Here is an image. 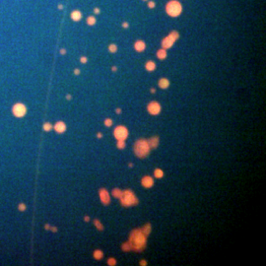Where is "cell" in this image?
Segmentation results:
<instances>
[{"mask_svg": "<svg viewBox=\"0 0 266 266\" xmlns=\"http://www.w3.org/2000/svg\"><path fill=\"white\" fill-rule=\"evenodd\" d=\"M150 146L148 144V141L145 139L137 140L134 144V153L137 157L143 159L146 158L150 153Z\"/></svg>", "mask_w": 266, "mask_h": 266, "instance_id": "7a4b0ae2", "label": "cell"}, {"mask_svg": "<svg viewBox=\"0 0 266 266\" xmlns=\"http://www.w3.org/2000/svg\"><path fill=\"white\" fill-rule=\"evenodd\" d=\"M175 39L171 38V36L169 35L167 38H165L163 39V42H162V46H163V48L164 49H169V48H171V46H172V44H175Z\"/></svg>", "mask_w": 266, "mask_h": 266, "instance_id": "9c48e42d", "label": "cell"}, {"mask_svg": "<svg viewBox=\"0 0 266 266\" xmlns=\"http://www.w3.org/2000/svg\"><path fill=\"white\" fill-rule=\"evenodd\" d=\"M94 225H95L96 228L98 229L99 231H103V230H104V226H103V225L101 224V222L99 221V220H97V219H96L95 221H94Z\"/></svg>", "mask_w": 266, "mask_h": 266, "instance_id": "cb8c5ba5", "label": "cell"}, {"mask_svg": "<svg viewBox=\"0 0 266 266\" xmlns=\"http://www.w3.org/2000/svg\"><path fill=\"white\" fill-rule=\"evenodd\" d=\"M148 6H149V8H151V9H153V8L155 7V3H154L153 1H150V2L148 3Z\"/></svg>", "mask_w": 266, "mask_h": 266, "instance_id": "d6a6232c", "label": "cell"}, {"mask_svg": "<svg viewBox=\"0 0 266 266\" xmlns=\"http://www.w3.org/2000/svg\"><path fill=\"white\" fill-rule=\"evenodd\" d=\"M84 220H85V222H89V221H90V218H89L88 216H85V218H84Z\"/></svg>", "mask_w": 266, "mask_h": 266, "instance_id": "f35d334b", "label": "cell"}, {"mask_svg": "<svg viewBox=\"0 0 266 266\" xmlns=\"http://www.w3.org/2000/svg\"><path fill=\"white\" fill-rule=\"evenodd\" d=\"M58 9H59V10H62V9H63V5L59 4V5H58Z\"/></svg>", "mask_w": 266, "mask_h": 266, "instance_id": "b9f144b4", "label": "cell"}, {"mask_svg": "<svg viewBox=\"0 0 266 266\" xmlns=\"http://www.w3.org/2000/svg\"><path fill=\"white\" fill-rule=\"evenodd\" d=\"M114 134L117 140H125L128 137V130L124 126H117L114 129Z\"/></svg>", "mask_w": 266, "mask_h": 266, "instance_id": "5b68a950", "label": "cell"}, {"mask_svg": "<svg viewBox=\"0 0 266 266\" xmlns=\"http://www.w3.org/2000/svg\"><path fill=\"white\" fill-rule=\"evenodd\" d=\"M44 131H50L51 129H52V125H51L50 123H48V122H46V123H44Z\"/></svg>", "mask_w": 266, "mask_h": 266, "instance_id": "484cf974", "label": "cell"}, {"mask_svg": "<svg viewBox=\"0 0 266 266\" xmlns=\"http://www.w3.org/2000/svg\"><path fill=\"white\" fill-rule=\"evenodd\" d=\"M74 74H75V75H79V74H80V70H79V69H75V70H74Z\"/></svg>", "mask_w": 266, "mask_h": 266, "instance_id": "d590c367", "label": "cell"}, {"mask_svg": "<svg viewBox=\"0 0 266 266\" xmlns=\"http://www.w3.org/2000/svg\"><path fill=\"white\" fill-rule=\"evenodd\" d=\"M100 197H101V201L104 205H108L110 202V196L108 194V190L105 188L100 189Z\"/></svg>", "mask_w": 266, "mask_h": 266, "instance_id": "ba28073f", "label": "cell"}, {"mask_svg": "<svg viewBox=\"0 0 266 266\" xmlns=\"http://www.w3.org/2000/svg\"><path fill=\"white\" fill-rule=\"evenodd\" d=\"M54 129H55V131L57 133H63L65 132V130H66V125H65V123L62 122V121H58L55 123V125H54Z\"/></svg>", "mask_w": 266, "mask_h": 266, "instance_id": "8fae6325", "label": "cell"}, {"mask_svg": "<svg viewBox=\"0 0 266 266\" xmlns=\"http://www.w3.org/2000/svg\"><path fill=\"white\" fill-rule=\"evenodd\" d=\"M108 50L110 51V52H116V50H117V46H116L115 44H110V45L108 46Z\"/></svg>", "mask_w": 266, "mask_h": 266, "instance_id": "83f0119b", "label": "cell"}, {"mask_svg": "<svg viewBox=\"0 0 266 266\" xmlns=\"http://www.w3.org/2000/svg\"><path fill=\"white\" fill-rule=\"evenodd\" d=\"M12 112L17 117H23L26 114V112H27V108H26L25 105L19 103V104H16V105L13 106Z\"/></svg>", "mask_w": 266, "mask_h": 266, "instance_id": "8992f818", "label": "cell"}, {"mask_svg": "<svg viewBox=\"0 0 266 266\" xmlns=\"http://www.w3.org/2000/svg\"><path fill=\"white\" fill-rule=\"evenodd\" d=\"M166 11L171 17H177L182 11V6L177 0H171L167 4Z\"/></svg>", "mask_w": 266, "mask_h": 266, "instance_id": "277c9868", "label": "cell"}, {"mask_svg": "<svg viewBox=\"0 0 266 266\" xmlns=\"http://www.w3.org/2000/svg\"><path fill=\"white\" fill-rule=\"evenodd\" d=\"M60 53H61V54H65V53H66V50H65L64 48H62V49L60 50Z\"/></svg>", "mask_w": 266, "mask_h": 266, "instance_id": "ab89813d", "label": "cell"}, {"mask_svg": "<svg viewBox=\"0 0 266 266\" xmlns=\"http://www.w3.org/2000/svg\"><path fill=\"white\" fill-rule=\"evenodd\" d=\"M71 98H72V97H71V95H67V96H66V99H67V100H71Z\"/></svg>", "mask_w": 266, "mask_h": 266, "instance_id": "f6af8a7d", "label": "cell"}, {"mask_svg": "<svg viewBox=\"0 0 266 266\" xmlns=\"http://www.w3.org/2000/svg\"><path fill=\"white\" fill-rule=\"evenodd\" d=\"M105 125H106V126H108V127L111 126V125H112V120H111V119H109V118L106 119V120H105Z\"/></svg>", "mask_w": 266, "mask_h": 266, "instance_id": "f546056e", "label": "cell"}, {"mask_svg": "<svg viewBox=\"0 0 266 266\" xmlns=\"http://www.w3.org/2000/svg\"><path fill=\"white\" fill-rule=\"evenodd\" d=\"M146 47V44L144 42H142V40H137L135 44H134V48L136 49L137 51H143L145 49Z\"/></svg>", "mask_w": 266, "mask_h": 266, "instance_id": "4fadbf2b", "label": "cell"}, {"mask_svg": "<svg viewBox=\"0 0 266 266\" xmlns=\"http://www.w3.org/2000/svg\"><path fill=\"white\" fill-rule=\"evenodd\" d=\"M170 36H171V38H173L175 40H177V39H178V38H179V34L177 32H176V31H172V32L170 34Z\"/></svg>", "mask_w": 266, "mask_h": 266, "instance_id": "4316f807", "label": "cell"}, {"mask_svg": "<svg viewBox=\"0 0 266 266\" xmlns=\"http://www.w3.org/2000/svg\"><path fill=\"white\" fill-rule=\"evenodd\" d=\"M108 264L109 266H114L116 264V260L114 259V258H108Z\"/></svg>", "mask_w": 266, "mask_h": 266, "instance_id": "f1b7e54d", "label": "cell"}, {"mask_svg": "<svg viewBox=\"0 0 266 266\" xmlns=\"http://www.w3.org/2000/svg\"><path fill=\"white\" fill-rule=\"evenodd\" d=\"M154 176H155V177H157V178H161V177H163V176H164V172H163L162 170L157 169V170H155V171H154Z\"/></svg>", "mask_w": 266, "mask_h": 266, "instance_id": "7402d4cb", "label": "cell"}, {"mask_svg": "<svg viewBox=\"0 0 266 266\" xmlns=\"http://www.w3.org/2000/svg\"><path fill=\"white\" fill-rule=\"evenodd\" d=\"M141 231H142V233L145 234L146 237H148V236L150 234V233H151V225H150L149 223L146 224L145 226L141 229Z\"/></svg>", "mask_w": 266, "mask_h": 266, "instance_id": "2e32d148", "label": "cell"}, {"mask_svg": "<svg viewBox=\"0 0 266 266\" xmlns=\"http://www.w3.org/2000/svg\"><path fill=\"white\" fill-rule=\"evenodd\" d=\"M159 86H160V88H162V89H167L170 86V82H169L168 79L162 78V79L159 81Z\"/></svg>", "mask_w": 266, "mask_h": 266, "instance_id": "9a60e30c", "label": "cell"}, {"mask_svg": "<svg viewBox=\"0 0 266 266\" xmlns=\"http://www.w3.org/2000/svg\"><path fill=\"white\" fill-rule=\"evenodd\" d=\"M142 185L146 187V188H150V187H152L153 184H154V180H153V178L151 177H144L142 178Z\"/></svg>", "mask_w": 266, "mask_h": 266, "instance_id": "30bf717a", "label": "cell"}, {"mask_svg": "<svg viewBox=\"0 0 266 266\" xmlns=\"http://www.w3.org/2000/svg\"><path fill=\"white\" fill-rule=\"evenodd\" d=\"M97 137H98V138H101V137H103L101 133H98V134H97Z\"/></svg>", "mask_w": 266, "mask_h": 266, "instance_id": "7bdbcfd3", "label": "cell"}, {"mask_svg": "<svg viewBox=\"0 0 266 266\" xmlns=\"http://www.w3.org/2000/svg\"><path fill=\"white\" fill-rule=\"evenodd\" d=\"M119 199H120L121 205L124 206V207H129V206H133V205L138 204V199L133 194L131 190L123 191Z\"/></svg>", "mask_w": 266, "mask_h": 266, "instance_id": "3957f363", "label": "cell"}, {"mask_svg": "<svg viewBox=\"0 0 266 266\" xmlns=\"http://www.w3.org/2000/svg\"><path fill=\"white\" fill-rule=\"evenodd\" d=\"M103 256H104V253H103V251L100 250V249H97L94 251V258L97 260H100L103 258Z\"/></svg>", "mask_w": 266, "mask_h": 266, "instance_id": "d6986e66", "label": "cell"}, {"mask_svg": "<svg viewBox=\"0 0 266 266\" xmlns=\"http://www.w3.org/2000/svg\"><path fill=\"white\" fill-rule=\"evenodd\" d=\"M121 194H122V191L120 189H118V188H114L112 190V195H114L115 198H120Z\"/></svg>", "mask_w": 266, "mask_h": 266, "instance_id": "ffe728a7", "label": "cell"}, {"mask_svg": "<svg viewBox=\"0 0 266 266\" xmlns=\"http://www.w3.org/2000/svg\"><path fill=\"white\" fill-rule=\"evenodd\" d=\"M156 91H155V89H151V93H155Z\"/></svg>", "mask_w": 266, "mask_h": 266, "instance_id": "7dc6e473", "label": "cell"}, {"mask_svg": "<svg viewBox=\"0 0 266 266\" xmlns=\"http://www.w3.org/2000/svg\"><path fill=\"white\" fill-rule=\"evenodd\" d=\"M148 141V144L150 146V148L151 149H155V148H157V146L159 144V137H152V138H150L149 140H147Z\"/></svg>", "mask_w": 266, "mask_h": 266, "instance_id": "7c38bea8", "label": "cell"}, {"mask_svg": "<svg viewBox=\"0 0 266 266\" xmlns=\"http://www.w3.org/2000/svg\"><path fill=\"white\" fill-rule=\"evenodd\" d=\"M115 111H116V114H121V109H120V108H116V110H115Z\"/></svg>", "mask_w": 266, "mask_h": 266, "instance_id": "60d3db41", "label": "cell"}, {"mask_svg": "<svg viewBox=\"0 0 266 266\" xmlns=\"http://www.w3.org/2000/svg\"><path fill=\"white\" fill-rule=\"evenodd\" d=\"M18 209H19L20 211H25L26 205L24 204V203H21V204H19V206H18Z\"/></svg>", "mask_w": 266, "mask_h": 266, "instance_id": "4dcf8cb0", "label": "cell"}, {"mask_svg": "<svg viewBox=\"0 0 266 266\" xmlns=\"http://www.w3.org/2000/svg\"><path fill=\"white\" fill-rule=\"evenodd\" d=\"M157 56H158L159 59H165L166 57H167V51H166V49L162 48V49L158 50V52H157Z\"/></svg>", "mask_w": 266, "mask_h": 266, "instance_id": "e0dca14e", "label": "cell"}, {"mask_svg": "<svg viewBox=\"0 0 266 266\" xmlns=\"http://www.w3.org/2000/svg\"><path fill=\"white\" fill-rule=\"evenodd\" d=\"M117 148H118V149H124V148H125V142H124V140H118V142H117Z\"/></svg>", "mask_w": 266, "mask_h": 266, "instance_id": "d4e9b609", "label": "cell"}, {"mask_svg": "<svg viewBox=\"0 0 266 266\" xmlns=\"http://www.w3.org/2000/svg\"><path fill=\"white\" fill-rule=\"evenodd\" d=\"M147 108H148V111L153 115H156V114H159L161 112V106L157 101H151L148 105Z\"/></svg>", "mask_w": 266, "mask_h": 266, "instance_id": "52a82bcc", "label": "cell"}, {"mask_svg": "<svg viewBox=\"0 0 266 266\" xmlns=\"http://www.w3.org/2000/svg\"><path fill=\"white\" fill-rule=\"evenodd\" d=\"M80 61L82 62V63H86L87 61H88V59H87V57H85V56H82L81 58H80Z\"/></svg>", "mask_w": 266, "mask_h": 266, "instance_id": "1f68e13d", "label": "cell"}, {"mask_svg": "<svg viewBox=\"0 0 266 266\" xmlns=\"http://www.w3.org/2000/svg\"><path fill=\"white\" fill-rule=\"evenodd\" d=\"M87 24L89 26H94L96 24V18L94 16H89L87 18Z\"/></svg>", "mask_w": 266, "mask_h": 266, "instance_id": "44dd1931", "label": "cell"}, {"mask_svg": "<svg viewBox=\"0 0 266 266\" xmlns=\"http://www.w3.org/2000/svg\"><path fill=\"white\" fill-rule=\"evenodd\" d=\"M145 67L148 71H154L155 68H156V64L154 63L153 61H148V62L146 63Z\"/></svg>", "mask_w": 266, "mask_h": 266, "instance_id": "ac0fdd59", "label": "cell"}, {"mask_svg": "<svg viewBox=\"0 0 266 266\" xmlns=\"http://www.w3.org/2000/svg\"><path fill=\"white\" fill-rule=\"evenodd\" d=\"M49 228H50L49 225H45V226H44V229H45V230H49Z\"/></svg>", "mask_w": 266, "mask_h": 266, "instance_id": "ee69618b", "label": "cell"}, {"mask_svg": "<svg viewBox=\"0 0 266 266\" xmlns=\"http://www.w3.org/2000/svg\"><path fill=\"white\" fill-rule=\"evenodd\" d=\"M49 230H50L51 232H53V233H56V232H57V228H56V227H50V228H49Z\"/></svg>", "mask_w": 266, "mask_h": 266, "instance_id": "836d02e7", "label": "cell"}, {"mask_svg": "<svg viewBox=\"0 0 266 266\" xmlns=\"http://www.w3.org/2000/svg\"><path fill=\"white\" fill-rule=\"evenodd\" d=\"M143 1H145V0H143Z\"/></svg>", "mask_w": 266, "mask_h": 266, "instance_id": "c3c4849f", "label": "cell"}, {"mask_svg": "<svg viewBox=\"0 0 266 266\" xmlns=\"http://www.w3.org/2000/svg\"><path fill=\"white\" fill-rule=\"evenodd\" d=\"M94 13H95V14H99V13H100V9H99V8H95V9H94Z\"/></svg>", "mask_w": 266, "mask_h": 266, "instance_id": "8d00e7d4", "label": "cell"}, {"mask_svg": "<svg viewBox=\"0 0 266 266\" xmlns=\"http://www.w3.org/2000/svg\"><path fill=\"white\" fill-rule=\"evenodd\" d=\"M111 70H112V71H114V72H115V71H116V70H117V68H116V67H115V66H114V67H112V68H111Z\"/></svg>", "mask_w": 266, "mask_h": 266, "instance_id": "bcb514c9", "label": "cell"}, {"mask_svg": "<svg viewBox=\"0 0 266 266\" xmlns=\"http://www.w3.org/2000/svg\"><path fill=\"white\" fill-rule=\"evenodd\" d=\"M121 249H122L123 251H129V250H131L129 242H128V241H126V242H124V243H123V244L121 245Z\"/></svg>", "mask_w": 266, "mask_h": 266, "instance_id": "603a6c76", "label": "cell"}, {"mask_svg": "<svg viewBox=\"0 0 266 266\" xmlns=\"http://www.w3.org/2000/svg\"><path fill=\"white\" fill-rule=\"evenodd\" d=\"M122 27L126 29V28H128V27H129V24H128V23H126V22H124V23L122 24Z\"/></svg>", "mask_w": 266, "mask_h": 266, "instance_id": "e575fe53", "label": "cell"}, {"mask_svg": "<svg viewBox=\"0 0 266 266\" xmlns=\"http://www.w3.org/2000/svg\"><path fill=\"white\" fill-rule=\"evenodd\" d=\"M71 19L73 21H80L82 19V13L80 12L79 10H74L73 12L71 13Z\"/></svg>", "mask_w": 266, "mask_h": 266, "instance_id": "5bb4252c", "label": "cell"}, {"mask_svg": "<svg viewBox=\"0 0 266 266\" xmlns=\"http://www.w3.org/2000/svg\"><path fill=\"white\" fill-rule=\"evenodd\" d=\"M128 242L130 244L131 250L141 252V251H143L145 249L146 236L142 233L141 229L133 230L132 233L130 234V238H129Z\"/></svg>", "mask_w": 266, "mask_h": 266, "instance_id": "6da1fadb", "label": "cell"}, {"mask_svg": "<svg viewBox=\"0 0 266 266\" xmlns=\"http://www.w3.org/2000/svg\"><path fill=\"white\" fill-rule=\"evenodd\" d=\"M140 265H147V262H146L145 260H141V262H140Z\"/></svg>", "mask_w": 266, "mask_h": 266, "instance_id": "74e56055", "label": "cell"}]
</instances>
